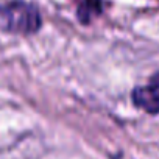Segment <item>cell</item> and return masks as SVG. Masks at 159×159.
I'll return each instance as SVG.
<instances>
[{
	"mask_svg": "<svg viewBox=\"0 0 159 159\" xmlns=\"http://www.w3.org/2000/svg\"><path fill=\"white\" fill-rule=\"evenodd\" d=\"M133 103L150 114L159 112V72L154 73L145 86H139L131 94Z\"/></svg>",
	"mask_w": 159,
	"mask_h": 159,
	"instance_id": "7a4b0ae2",
	"label": "cell"
},
{
	"mask_svg": "<svg viewBox=\"0 0 159 159\" xmlns=\"http://www.w3.org/2000/svg\"><path fill=\"white\" fill-rule=\"evenodd\" d=\"M102 13V0H81L78 5V19L83 24L91 22Z\"/></svg>",
	"mask_w": 159,
	"mask_h": 159,
	"instance_id": "3957f363",
	"label": "cell"
},
{
	"mask_svg": "<svg viewBox=\"0 0 159 159\" xmlns=\"http://www.w3.org/2000/svg\"><path fill=\"white\" fill-rule=\"evenodd\" d=\"M42 25L39 10L25 2H10L0 7V31L11 34H33Z\"/></svg>",
	"mask_w": 159,
	"mask_h": 159,
	"instance_id": "6da1fadb",
	"label": "cell"
}]
</instances>
